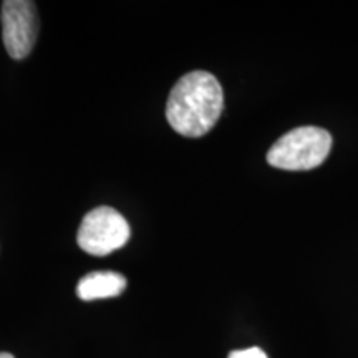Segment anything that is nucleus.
<instances>
[{"mask_svg": "<svg viewBox=\"0 0 358 358\" xmlns=\"http://www.w3.org/2000/svg\"><path fill=\"white\" fill-rule=\"evenodd\" d=\"M224 92L213 73L196 70L174 85L166 103V120L174 131L186 138H201L221 118Z\"/></svg>", "mask_w": 358, "mask_h": 358, "instance_id": "nucleus-1", "label": "nucleus"}, {"mask_svg": "<svg viewBox=\"0 0 358 358\" xmlns=\"http://www.w3.org/2000/svg\"><path fill=\"white\" fill-rule=\"evenodd\" d=\"M332 150V136L324 128L299 127L280 136L267 153V163L285 171H308L320 166Z\"/></svg>", "mask_w": 358, "mask_h": 358, "instance_id": "nucleus-2", "label": "nucleus"}, {"mask_svg": "<svg viewBox=\"0 0 358 358\" xmlns=\"http://www.w3.org/2000/svg\"><path fill=\"white\" fill-rule=\"evenodd\" d=\"M129 236L131 229L127 219L116 209L100 206L83 217L77 241L85 252L103 257L122 249L129 241Z\"/></svg>", "mask_w": 358, "mask_h": 358, "instance_id": "nucleus-3", "label": "nucleus"}, {"mask_svg": "<svg viewBox=\"0 0 358 358\" xmlns=\"http://www.w3.org/2000/svg\"><path fill=\"white\" fill-rule=\"evenodd\" d=\"M38 34L37 7L29 0H6L2 3V37L8 55L15 60L32 52Z\"/></svg>", "mask_w": 358, "mask_h": 358, "instance_id": "nucleus-4", "label": "nucleus"}, {"mask_svg": "<svg viewBox=\"0 0 358 358\" xmlns=\"http://www.w3.org/2000/svg\"><path fill=\"white\" fill-rule=\"evenodd\" d=\"M128 282L124 275L111 271L90 272L80 279L77 285V295L82 301H98V299L118 297L124 292Z\"/></svg>", "mask_w": 358, "mask_h": 358, "instance_id": "nucleus-5", "label": "nucleus"}, {"mask_svg": "<svg viewBox=\"0 0 358 358\" xmlns=\"http://www.w3.org/2000/svg\"><path fill=\"white\" fill-rule=\"evenodd\" d=\"M227 358H267V355L266 352L261 350L259 347H250V348H244V350L231 352Z\"/></svg>", "mask_w": 358, "mask_h": 358, "instance_id": "nucleus-6", "label": "nucleus"}, {"mask_svg": "<svg viewBox=\"0 0 358 358\" xmlns=\"http://www.w3.org/2000/svg\"><path fill=\"white\" fill-rule=\"evenodd\" d=\"M0 358H15L12 355V353H7V352H0Z\"/></svg>", "mask_w": 358, "mask_h": 358, "instance_id": "nucleus-7", "label": "nucleus"}]
</instances>
